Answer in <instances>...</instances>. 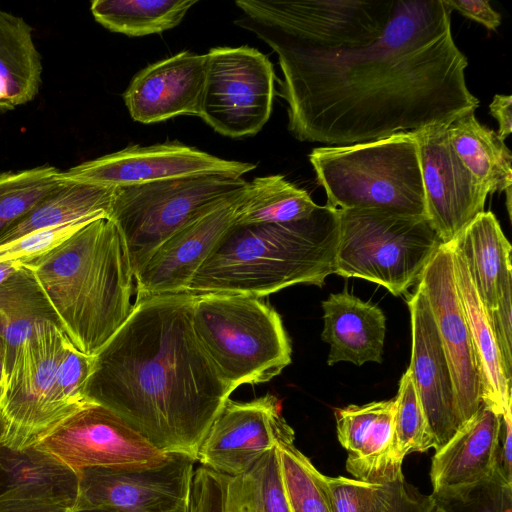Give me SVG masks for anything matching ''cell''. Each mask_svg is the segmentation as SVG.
Wrapping results in <instances>:
<instances>
[{"label": "cell", "mask_w": 512, "mask_h": 512, "mask_svg": "<svg viewBox=\"0 0 512 512\" xmlns=\"http://www.w3.org/2000/svg\"><path fill=\"white\" fill-rule=\"evenodd\" d=\"M334 274L361 278L400 296L418 282L443 244L427 217L377 209L338 210Z\"/></svg>", "instance_id": "7"}, {"label": "cell", "mask_w": 512, "mask_h": 512, "mask_svg": "<svg viewBox=\"0 0 512 512\" xmlns=\"http://www.w3.org/2000/svg\"><path fill=\"white\" fill-rule=\"evenodd\" d=\"M446 126L415 132L426 215L443 244L452 243L484 212L489 195L457 156Z\"/></svg>", "instance_id": "15"}, {"label": "cell", "mask_w": 512, "mask_h": 512, "mask_svg": "<svg viewBox=\"0 0 512 512\" xmlns=\"http://www.w3.org/2000/svg\"><path fill=\"white\" fill-rule=\"evenodd\" d=\"M326 483L334 512H386L389 506L392 483H371L343 476H326Z\"/></svg>", "instance_id": "36"}, {"label": "cell", "mask_w": 512, "mask_h": 512, "mask_svg": "<svg viewBox=\"0 0 512 512\" xmlns=\"http://www.w3.org/2000/svg\"><path fill=\"white\" fill-rule=\"evenodd\" d=\"M338 234V210L326 204L297 222H234L198 268L187 292L262 298L298 284L322 286L334 274Z\"/></svg>", "instance_id": "4"}, {"label": "cell", "mask_w": 512, "mask_h": 512, "mask_svg": "<svg viewBox=\"0 0 512 512\" xmlns=\"http://www.w3.org/2000/svg\"><path fill=\"white\" fill-rule=\"evenodd\" d=\"M192 326L203 351L233 392L266 383L291 363V343L279 313L245 294L195 295Z\"/></svg>", "instance_id": "6"}, {"label": "cell", "mask_w": 512, "mask_h": 512, "mask_svg": "<svg viewBox=\"0 0 512 512\" xmlns=\"http://www.w3.org/2000/svg\"><path fill=\"white\" fill-rule=\"evenodd\" d=\"M188 512H290L277 447L236 476L199 465L192 479Z\"/></svg>", "instance_id": "21"}, {"label": "cell", "mask_w": 512, "mask_h": 512, "mask_svg": "<svg viewBox=\"0 0 512 512\" xmlns=\"http://www.w3.org/2000/svg\"><path fill=\"white\" fill-rule=\"evenodd\" d=\"M91 221L93 220L82 219L38 230L2 244L0 245V262L13 261L22 264L34 259L55 248Z\"/></svg>", "instance_id": "37"}, {"label": "cell", "mask_w": 512, "mask_h": 512, "mask_svg": "<svg viewBox=\"0 0 512 512\" xmlns=\"http://www.w3.org/2000/svg\"><path fill=\"white\" fill-rule=\"evenodd\" d=\"M194 299L182 292L136 300L95 356L87 395L163 452L196 459L232 391L195 336Z\"/></svg>", "instance_id": "2"}, {"label": "cell", "mask_w": 512, "mask_h": 512, "mask_svg": "<svg viewBox=\"0 0 512 512\" xmlns=\"http://www.w3.org/2000/svg\"><path fill=\"white\" fill-rule=\"evenodd\" d=\"M3 432H4V424H3L2 417L0 415V447L2 445Z\"/></svg>", "instance_id": "48"}, {"label": "cell", "mask_w": 512, "mask_h": 512, "mask_svg": "<svg viewBox=\"0 0 512 512\" xmlns=\"http://www.w3.org/2000/svg\"><path fill=\"white\" fill-rule=\"evenodd\" d=\"M394 399L335 410L337 438L347 451L346 470L358 480L389 484L403 477L392 448Z\"/></svg>", "instance_id": "22"}, {"label": "cell", "mask_w": 512, "mask_h": 512, "mask_svg": "<svg viewBox=\"0 0 512 512\" xmlns=\"http://www.w3.org/2000/svg\"><path fill=\"white\" fill-rule=\"evenodd\" d=\"M452 10L464 17L483 25L488 30H497L501 24V15L495 11L489 1L484 0H446Z\"/></svg>", "instance_id": "42"}, {"label": "cell", "mask_w": 512, "mask_h": 512, "mask_svg": "<svg viewBox=\"0 0 512 512\" xmlns=\"http://www.w3.org/2000/svg\"><path fill=\"white\" fill-rule=\"evenodd\" d=\"M196 3L197 0H94L90 10L106 29L136 37L176 27Z\"/></svg>", "instance_id": "32"}, {"label": "cell", "mask_w": 512, "mask_h": 512, "mask_svg": "<svg viewBox=\"0 0 512 512\" xmlns=\"http://www.w3.org/2000/svg\"><path fill=\"white\" fill-rule=\"evenodd\" d=\"M20 490L28 496L74 508L79 473L54 454L35 444L0 447V494Z\"/></svg>", "instance_id": "25"}, {"label": "cell", "mask_w": 512, "mask_h": 512, "mask_svg": "<svg viewBox=\"0 0 512 512\" xmlns=\"http://www.w3.org/2000/svg\"><path fill=\"white\" fill-rule=\"evenodd\" d=\"M51 165L0 173V233L64 181Z\"/></svg>", "instance_id": "34"}, {"label": "cell", "mask_w": 512, "mask_h": 512, "mask_svg": "<svg viewBox=\"0 0 512 512\" xmlns=\"http://www.w3.org/2000/svg\"><path fill=\"white\" fill-rule=\"evenodd\" d=\"M307 191L282 175L256 177L245 190L236 224H284L310 217L318 208Z\"/></svg>", "instance_id": "31"}, {"label": "cell", "mask_w": 512, "mask_h": 512, "mask_svg": "<svg viewBox=\"0 0 512 512\" xmlns=\"http://www.w3.org/2000/svg\"><path fill=\"white\" fill-rule=\"evenodd\" d=\"M70 345L57 324L44 320L35 324L30 338L18 349L0 396L4 446L33 445L50 430L48 403L57 369Z\"/></svg>", "instance_id": "10"}, {"label": "cell", "mask_w": 512, "mask_h": 512, "mask_svg": "<svg viewBox=\"0 0 512 512\" xmlns=\"http://www.w3.org/2000/svg\"><path fill=\"white\" fill-rule=\"evenodd\" d=\"M199 117L230 138L254 136L270 118L275 73L269 58L249 47H214L206 54Z\"/></svg>", "instance_id": "9"}, {"label": "cell", "mask_w": 512, "mask_h": 512, "mask_svg": "<svg viewBox=\"0 0 512 512\" xmlns=\"http://www.w3.org/2000/svg\"><path fill=\"white\" fill-rule=\"evenodd\" d=\"M436 500L407 483L404 476L392 483V494L386 512H433Z\"/></svg>", "instance_id": "40"}, {"label": "cell", "mask_w": 512, "mask_h": 512, "mask_svg": "<svg viewBox=\"0 0 512 512\" xmlns=\"http://www.w3.org/2000/svg\"><path fill=\"white\" fill-rule=\"evenodd\" d=\"M309 161L329 207L427 217L415 132L312 149Z\"/></svg>", "instance_id": "5"}, {"label": "cell", "mask_w": 512, "mask_h": 512, "mask_svg": "<svg viewBox=\"0 0 512 512\" xmlns=\"http://www.w3.org/2000/svg\"><path fill=\"white\" fill-rule=\"evenodd\" d=\"M248 183L241 177L210 174L116 188L110 219L122 234L134 274L174 232Z\"/></svg>", "instance_id": "8"}, {"label": "cell", "mask_w": 512, "mask_h": 512, "mask_svg": "<svg viewBox=\"0 0 512 512\" xmlns=\"http://www.w3.org/2000/svg\"><path fill=\"white\" fill-rule=\"evenodd\" d=\"M235 24L278 56L299 141L345 146L476 110L446 0H237Z\"/></svg>", "instance_id": "1"}, {"label": "cell", "mask_w": 512, "mask_h": 512, "mask_svg": "<svg viewBox=\"0 0 512 512\" xmlns=\"http://www.w3.org/2000/svg\"><path fill=\"white\" fill-rule=\"evenodd\" d=\"M486 310L497 306L503 288L512 282L511 244L496 216L479 214L453 241Z\"/></svg>", "instance_id": "26"}, {"label": "cell", "mask_w": 512, "mask_h": 512, "mask_svg": "<svg viewBox=\"0 0 512 512\" xmlns=\"http://www.w3.org/2000/svg\"><path fill=\"white\" fill-rule=\"evenodd\" d=\"M450 143L470 173L489 194L512 189V155L504 140L482 125L470 110L447 126Z\"/></svg>", "instance_id": "29"}, {"label": "cell", "mask_w": 512, "mask_h": 512, "mask_svg": "<svg viewBox=\"0 0 512 512\" xmlns=\"http://www.w3.org/2000/svg\"><path fill=\"white\" fill-rule=\"evenodd\" d=\"M72 508L55 501L33 498L20 490L0 494V512H71Z\"/></svg>", "instance_id": "41"}, {"label": "cell", "mask_w": 512, "mask_h": 512, "mask_svg": "<svg viewBox=\"0 0 512 512\" xmlns=\"http://www.w3.org/2000/svg\"><path fill=\"white\" fill-rule=\"evenodd\" d=\"M433 512H446L442 505L436 502Z\"/></svg>", "instance_id": "49"}, {"label": "cell", "mask_w": 512, "mask_h": 512, "mask_svg": "<svg viewBox=\"0 0 512 512\" xmlns=\"http://www.w3.org/2000/svg\"><path fill=\"white\" fill-rule=\"evenodd\" d=\"M489 113L497 120L498 136L505 140L512 131V96L496 94L489 104Z\"/></svg>", "instance_id": "44"}, {"label": "cell", "mask_w": 512, "mask_h": 512, "mask_svg": "<svg viewBox=\"0 0 512 512\" xmlns=\"http://www.w3.org/2000/svg\"><path fill=\"white\" fill-rule=\"evenodd\" d=\"M501 416L484 404L431 460L430 480L436 502L465 500L500 472Z\"/></svg>", "instance_id": "18"}, {"label": "cell", "mask_w": 512, "mask_h": 512, "mask_svg": "<svg viewBox=\"0 0 512 512\" xmlns=\"http://www.w3.org/2000/svg\"><path fill=\"white\" fill-rule=\"evenodd\" d=\"M294 440L295 432L275 395L267 393L246 402L228 399L204 437L196 460L213 471L236 476L279 444Z\"/></svg>", "instance_id": "14"}, {"label": "cell", "mask_w": 512, "mask_h": 512, "mask_svg": "<svg viewBox=\"0 0 512 512\" xmlns=\"http://www.w3.org/2000/svg\"><path fill=\"white\" fill-rule=\"evenodd\" d=\"M21 265L33 272L71 344L87 356L98 355L133 310L135 274L110 218L91 221Z\"/></svg>", "instance_id": "3"}, {"label": "cell", "mask_w": 512, "mask_h": 512, "mask_svg": "<svg viewBox=\"0 0 512 512\" xmlns=\"http://www.w3.org/2000/svg\"><path fill=\"white\" fill-rule=\"evenodd\" d=\"M393 399L392 448L395 460L402 464L407 455L435 449L436 444L408 369Z\"/></svg>", "instance_id": "35"}, {"label": "cell", "mask_w": 512, "mask_h": 512, "mask_svg": "<svg viewBox=\"0 0 512 512\" xmlns=\"http://www.w3.org/2000/svg\"><path fill=\"white\" fill-rule=\"evenodd\" d=\"M255 168L253 163L227 160L179 142H167L131 145L61 171L59 178L118 188L193 175L241 177Z\"/></svg>", "instance_id": "13"}, {"label": "cell", "mask_w": 512, "mask_h": 512, "mask_svg": "<svg viewBox=\"0 0 512 512\" xmlns=\"http://www.w3.org/2000/svg\"><path fill=\"white\" fill-rule=\"evenodd\" d=\"M44 320L60 327L33 272L21 265L0 282V336L6 345V378L18 349L30 338L35 324Z\"/></svg>", "instance_id": "30"}, {"label": "cell", "mask_w": 512, "mask_h": 512, "mask_svg": "<svg viewBox=\"0 0 512 512\" xmlns=\"http://www.w3.org/2000/svg\"><path fill=\"white\" fill-rule=\"evenodd\" d=\"M32 27L0 10V113L32 101L42 82V59Z\"/></svg>", "instance_id": "28"}, {"label": "cell", "mask_w": 512, "mask_h": 512, "mask_svg": "<svg viewBox=\"0 0 512 512\" xmlns=\"http://www.w3.org/2000/svg\"><path fill=\"white\" fill-rule=\"evenodd\" d=\"M446 512H512V484L502 473L473 491L465 500L437 502Z\"/></svg>", "instance_id": "38"}, {"label": "cell", "mask_w": 512, "mask_h": 512, "mask_svg": "<svg viewBox=\"0 0 512 512\" xmlns=\"http://www.w3.org/2000/svg\"><path fill=\"white\" fill-rule=\"evenodd\" d=\"M512 402L501 415L499 440V469L507 482L512 484Z\"/></svg>", "instance_id": "43"}, {"label": "cell", "mask_w": 512, "mask_h": 512, "mask_svg": "<svg viewBox=\"0 0 512 512\" xmlns=\"http://www.w3.org/2000/svg\"><path fill=\"white\" fill-rule=\"evenodd\" d=\"M116 188L64 181L0 233V245L29 233L82 219L110 218Z\"/></svg>", "instance_id": "27"}, {"label": "cell", "mask_w": 512, "mask_h": 512, "mask_svg": "<svg viewBox=\"0 0 512 512\" xmlns=\"http://www.w3.org/2000/svg\"><path fill=\"white\" fill-rule=\"evenodd\" d=\"M488 312V311H487ZM507 379L512 381V282L502 290L497 306L488 312Z\"/></svg>", "instance_id": "39"}, {"label": "cell", "mask_w": 512, "mask_h": 512, "mask_svg": "<svg viewBox=\"0 0 512 512\" xmlns=\"http://www.w3.org/2000/svg\"><path fill=\"white\" fill-rule=\"evenodd\" d=\"M451 245L454 279L477 359L482 402L501 416L512 402L511 382L505 375L488 312L473 285L461 252L453 242Z\"/></svg>", "instance_id": "24"}, {"label": "cell", "mask_w": 512, "mask_h": 512, "mask_svg": "<svg viewBox=\"0 0 512 512\" xmlns=\"http://www.w3.org/2000/svg\"><path fill=\"white\" fill-rule=\"evenodd\" d=\"M246 188L181 227L153 251L135 273L136 300L187 292L198 268L235 222Z\"/></svg>", "instance_id": "17"}, {"label": "cell", "mask_w": 512, "mask_h": 512, "mask_svg": "<svg viewBox=\"0 0 512 512\" xmlns=\"http://www.w3.org/2000/svg\"><path fill=\"white\" fill-rule=\"evenodd\" d=\"M71 512H114L106 509L99 508H73Z\"/></svg>", "instance_id": "47"}, {"label": "cell", "mask_w": 512, "mask_h": 512, "mask_svg": "<svg viewBox=\"0 0 512 512\" xmlns=\"http://www.w3.org/2000/svg\"><path fill=\"white\" fill-rule=\"evenodd\" d=\"M283 490L290 512H334L326 475L294 444L277 446Z\"/></svg>", "instance_id": "33"}, {"label": "cell", "mask_w": 512, "mask_h": 512, "mask_svg": "<svg viewBox=\"0 0 512 512\" xmlns=\"http://www.w3.org/2000/svg\"><path fill=\"white\" fill-rule=\"evenodd\" d=\"M196 462L187 454L168 453L165 460L150 466L80 469L74 508L188 512Z\"/></svg>", "instance_id": "11"}, {"label": "cell", "mask_w": 512, "mask_h": 512, "mask_svg": "<svg viewBox=\"0 0 512 512\" xmlns=\"http://www.w3.org/2000/svg\"><path fill=\"white\" fill-rule=\"evenodd\" d=\"M412 348L408 370L435 439L443 446L461 426L453 379L438 329L421 287L409 296Z\"/></svg>", "instance_id": "19"}, {"label": "cell", "mask_w": 512, "mask_h": 512, "mask_svg": "<svg viewBox=\"0 0 512 512\" xmlns=\"http://www.w3.org/2000/svg\"><path fill=\"white\" fill-rule=\"evenodd\" d=\"M75 470L141 467L166 459L163 452L109 408L90 401L36 443Z\"/></svg>", "instance_id": "12"}, {"label": "cell", "mask_w": 512, "mask_h": 512, "mask_svg": "<svg viewBox=\"0 0 512 512\" xmlns=\"http://www.w3.org/2000/svg\"><path fill=\"white\" fill-rule=\"evenodd\" d=\"M21 266L18 262L6 261L0 262V282L9 277L13 272H15Z\"/></svg>", "instance_id": "46"}, {"label": "cell", "mask_w": 512, "mask_h": 512, "mask_svg": "<svg viewBox=\"0 0 512 512\" xmlns=\"http://www.w3.org/2000/svg\"><path fill=\"white\" fill-rule=\"evenodd\" d=\"M0 396H1V390H0Z\"/></svg>", "instance_id": "50"}, {"label": "cell", "mask_w": 512, "mask_h": 512, "mask_svg": "<svg viewBox=\"0 0 512 512\" xmlns=\"http://www.w3.org/2000/svg\"><path fill=\"white\" fill-rule=\"evenodd\" d=\"M205 70L206 55L187 50L143 68L122 95L130 117L143 124L199 117Z\"/></svg>", "instance_id": "20"}, {"label": "cell", "mask_w": 512, "mask_h": 512, "mask_svg": "<svg viewBox=\"0 0 512 512\" xmlns=\"http://www.w3.org/2000/svg\"><path fill=\"white\" fill-rule=\"evenodd\" d=\"M324 328L321 338L328 343V365L350 362L362 366L382 362L386 335L383 311L344 290L331 293L321 303Z\"/></svg>", "instance_id": "23"}, {"label": "cell", "mask_w": 512, "mask_h": 512, "mask_svg": "<svg viewBox=\"0 0 512 512\" xmlns=\"http://www.w3.org/2000/svg\"><path fill=\"white\" fill-rule=\"evenodd\" d=\"M7 374V359H6V345L3 338L0 336V390L4 387Z\"/></svg>", "instance_id": "45"}, {"label": "cell", "mask_w": 512, "mask_h": 512, "mask_svg": "<svg viewBox=\"0 0 512 512\" xmlns=\"http://www.w3.org/2000/svg\"><path fill=\"white\" fill-rule=\"evenodd\" d=\"M418 285L429 302L453 379L460 425L483 405L480 375L470 332L458 296L451 243L442 244Z\"/></svg>", "instance_id": "16"}]
</instances>
